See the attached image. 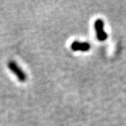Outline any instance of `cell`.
<instances>
[{"mask_svg":"<svg viewBox=\"0 0 126 126\" xmlns=\"http://www.w3.org/2000/svg\"><path fill=\"white\" fill-rule=\"evenodd\" d=\"M95 30L96 32L97 39L100 41H104L107 39V33L104 31V23L102 20L98 19L95 21L94 24Z\"/></svg>","mask_w":126,"mask_h":126,"instance_id":"2","label":"cell"},{"mask_svg":"<svg viewBox=\"0 0 126 126\" xmlns=\"http://www.w3.org/2000/svg\"><path fill=\"white\" fill-rule=\"evenodd\" d=\"M8 67L12 72L17 76L19 80L21 81H25L26 80V75L22 71V69L17 65L14 61H10L8 63Z\"/></svg>","mask_w":126,"mask_h":126,"instance_id":"1","label":"cell"},{"mask_svg":"<svg viewBox=\"0 0 126 126\" xmlns=\"http://www.w3.org/2000/svg\"><path fill=\"white\" fill-rule=\"evenodd\" d=\"M71 49L73 51H82V52H86L88 51L91 49V45L88 43H80L78 41H75L71 44Z\"/></svg>","mask_w":126,"mask_h":126,"instance_id":"3","label":"cell"}]
</instances>
